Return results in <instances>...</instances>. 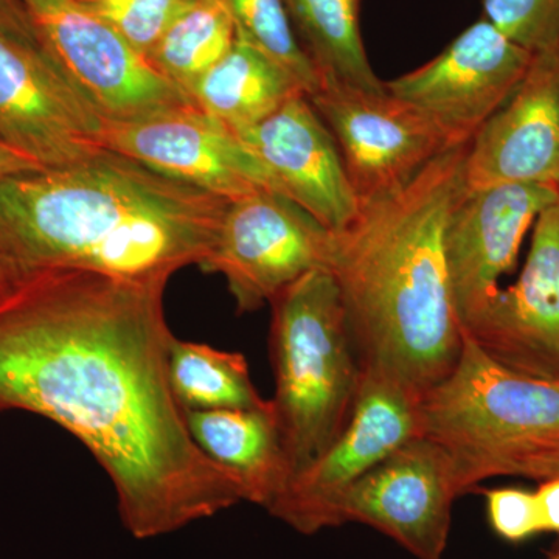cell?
I'll use <instances>...</instances> for the list:
<instances>
[{
    "mask_svg": "<svg viewBox=\"0 0 559 559\" xmlns=\"http://www.w3.org/2000/svg\"><path fill=\"white\" fill-rule=\"evenodd\" d=\"M167 283L31 267L0 293V411L43 415L75 436L108 474L135 539L245 502L173 395Z\"/></svg>",
    "mask_w": 559,
    "mask_h": 559,
    "instance_id": "1",
    "label": "cell"
},
{
    "mask_svg": "<svg viewBox=\"0 0 559 559\" xmlns=\"http://www.w3.org/2000/svg\"><path fill=\"white\" fill-rule=\"evenodd\" d=\"M229 202L105 150L0 180V252L27 267L168 282L201 266Z\"/></svg>",
    "mask_w": 559,
    "mask_h": 559,
    "instance_id": "2",
    "label": "cell"
},
{
    "mask_svg": "<svg viewBox=\"0 0 559 559\" xmlns=\"http://www.w3.org/2000/svg\"><path fill=\"white\" fill-rule=\"evenodd\" d=\"M468 145L444 151L406 186L362 202L331 242L329 271L360 366L421 395L450 374L463 347L444 235L465 191Z\"/></svg>",
    "mask_w": 559,
    "mask_h": 559,
    "instance_id": "3",
    "label": "cell"
},
{
    "mask_svg": "<svg viewBox=\"0 0 559 559\" xmlns=\"http://www.w3.org/2000/svg\"><path fill=\"white\" fill-rule=\"evenodd\" d=\"M272 399L290 477L329 450L348 425L364 370L340 286L316 270L270 301Z\"/></svg>",
    "mask_w": 559,
    "mask_h": 559,
    "instance_id": "4",
    "label": "cell"
},
{
    "mask_svg": "<svg viewBox=\"0 0 559 559\" xmlns=\"http://www.w3.org/2000/svg\"><path fill=\"white\" fill-rule=\"evenodd\" d=\"M419 430L451 455L468 495L559 448V381L507 369L463 333L454 369L421 395Z\"/></svg>",
    "mask_w": 559,
    "mask_h": 559,
    "instance_id": "5",
    "label": "cell"
},
{
    "mask_svg": "<svg viewBox=\"0 0 559 559\" xmlns=\"http://www.w3.org/2000/svg\"><path fill=\"white\" fill-rule=\"evenodd\" d=\"M355 409L329 450L290 477L267 509L301 535L340 527L348 489L396 448L419 436L421 393L381 370L362 369Z\"/></svg>",
    "mask_w": 559,
    "mask_h": 559,
    "instance_id": "6",
    "label": "cell"
},
{
    "mask_svg": "<svg viewBox=\"0 0 559 559\" xmlns=\"http://www.w3.org/2000/svg\"><path fill=\"white\" fill-rule=\"evenodd\" d=\"M40 46L106 121L191 105L143 55L80 0H22Z\"/></svg>",
    "mask_w": 559,
    "mask_h": 559,
    "instance_id": "7",
    "label": "cell"
},
{
    "mask_svg": "<svg viewBox=\"0 0 559 559\" xmlns=\"http://www.w3.org/2000/svg\"><path fill=\"white\" fill-rule=\"evenodd\" d=\"M333 231L277 191L230 201L202 270L226 278L240 312L259 310L294 282L329 270Z\"/></svg>",
    "mask_w": 559,
    "mask_h": 559,
    "instance_id": "8",
    "label": "cell"
},
{
    "mask_svg": "<svg viewBox=\"0 0 559 559\" xmlns=\"http://www.w3.org/2000/svg\"><path fill=\"white\" fill-rule=\"evenodd\" d=\"M308 98L336 140L359 204L406 186L455 146L436 121L385 86L371 92L323 83Z\"/></svg>",
    "mask_w": 559,
    "mask_h": 559,
    "instance_id": "9",
    "label": "cell"
},
{
    "mask_svg": "<svg viewBox=\"0 0 559 559\" xmlns=\"http://www.w3.org/2000/svg\"><path fill=\"white\" fill-rule=\"evenodd\" d=\"M100 112L46 51L0 36V140L44 168L106 148Z\"/></svg>",
    "mask_w": 559,
    "mask_h": 559,
    "instance_id": "10",
    "label": "cell"
},
{
    "mask_svg": "<svg viewBox=\"0 0 559 559\" xmlns=\"http://www.w3.org/2000/svg\"><path fill=\"white\" fill-rule=\"evenodd\" d=\"M533 57L481 17L433 60L384 86L436 121L452 145H465L520 87Z\"/></svg>",
    "mask_w": 559,
    "mask_h": 559,
    "instance_id": "11",
    "label": "cell"
},
{
    "mask_svg": "<svg viewBox=\"0 0 559 559\" xmlns=\"http://www.w3.org/2000/svg\"><path fill=\"white\" fill-rule=\"evenodd\" d=\"M460 496L451 455L419 433L348 489L340 522L369 525L415 558L441 559Z\"/></svg>",
    "mask_w": 559,
    "mask_h": 559,
    "instance_id": "12",
    "label": "cell"
},
{
    "mask_svg": "<svg viewBox=\"0 0 559 559\" xmlns=\"http://www.w3.org/2000/svg\"><path fill=\"white\" fill-rule=\"evenodd\" d=\"M106 148L227 201L277 191L237 132L194 106L145 119L108 121Z\"/></svg>",
    "mask_w": 559,
    "mask_h": 559,
    "instance_id": "13",
    "label": "cell"
},
{
    "mask_svg": "<svg viewBox=\"0 0 559 559\" xmlns=\"http://www.w3.org/2000/svg\"><path fill=\"white\" fill-rule=\"evenodd\" d=\"M559 201L554 186H500L463 191L448 219L444 248L462 331L487 310L500 278L516 264L522 240L539 213Z\"/></svg>",
    "mask_w": 559,
    "mask_h": 559,
    "instance_id": "14",
    "label": "cell"
},
{
    "mask_svg": "<svg viewBox=\"0 0 559 559\" xmlns=\"http://www.w3.org/2000/svg\"><path fill=\"white\" fill-rule=\"evenodd\" d=\"M463 333L500 366L559 381V201L536 218L518 282Z\"/></svg>",
    "mask_w": 559,
    "mask_h": 559,
    "instance_id": "15",
    "label": "cell"
},
{
    "mask_svg": "<svg viewBox=\"0 0 559 559\" xmlns=\"http://www.w3.org/2000/svg\"><path fill=\"white\" fill-rule=\"evenodd\" d=\"M500 186H559V47L533 57L520 87L471 139L466 193Z\"/></svg>",
    "mask_w": 559,
    "mask_h": 559,
    "instance_id": "16",
    "label": "cell"
},
{
    "mask_svg": "<svg viewBox=\"0 0 559 559\" xmlns=\"http://www.w3.org/2000/svg\"><path fill=\"white\" fill-rule=\"evenodd\" d=\"M237 134L270 173L275 190L323 227L340 231L358 215L359 200L336 140L307 94Z\"/></svg>",
    "mask_w": 559,
    "mask_h": 559,
    "instance_id": "17",
    "label": "cell"
},
{
    "mask_svg": "<svg viewBox=\"0 0 559 559\" xmlns=\"http://www.w3.org/2000/svg\"><path fill=\"white\" fill-rule=\"evenodd\" d=\"M202 454L240 485L242 500L270 509L290 479L271 400L253 409L183 412Z\"/></svg>",
    "mask_w": 559,
    "mask_h": 559,
    "instance_id": "18",
    "label": "cell"
},
{
    "mask_svg": "<svg viewBox=\"0 0 559 559\" xmlns=\"http://www.w3.org/2000/svg\"><path fill=\"white\" fill-rule=\"evenodd\" d=\"M299 94L304 90L285 69L237 38L229 53L194 84L190 100L194 108L240 132Z\"/></svg>",
    "mask_w": 559,
    "mask_h": 559,
    "instance_id": "19",
    "label": "cell"
},
{
    "mask_svg": "<svg viewBox=\"0 0 559 559\" xmlns=\"http://www.w3.org/2000/svg\"><path fill=\"white\" fill-rule=\"evenodd\" d=\"M297 35L323 83L380 92L360 33L362 0H285Z\"/></svg>",
    "mask_w": 559,
    "mask_h": 559,
    "instance_id": "20",
    "label": "cell"
},
{
    "mask_svg": "<svg viewBox=\"0 0 559 559\" xmlns=\"http://www.w3.org/2000/svg\"><path fill=\"white\" fill-rule=\"evenodd\" d=\"M168 380L183 412L253 409L267 403L250 378L241 353L175 337L168 356Z\"/></svg>",
    "mask_w": 559,
    "mask_h": 559,
    "instance_id": "21",
    "label": "cell"
},
{
    "mask_svg": "<svg viewBox=\"0 0 559 559\" xmlns=\"http://www.w3.org/2000/svg\"><path fill=\"white\" fill-rule=\"evenodd\" d=\"M235 40L237 32L223 0H194L146 60L190 98L194 84L229 53Z\"/></svg>",
    "mask_w": 559,
    "mask_h": 559,
    "instance_id": "22",
    "label": "cell"
},
{
    "mask_svg": "<svg viewBox=\"0 0 559 559\" xmlns=\"http://www.w3.org/2000/svg\"><path fill=\"white\" fill-rule=\"evenodd\" d=\"M237 38L260 50L299 83L308 97L322 87V76L301 46L285 0H223Z\"/></svg>",
    "mask_w": 559,
    "mask_h": 559,
    "instance_id": "23",
    "label": "cell"
},
{
    "mask_svg": "<svg viewBox=\"0 0 559 559\" xmlns=\"http://www.w3.org/2000/svg\"><path fill=\"white\" fill-rule=\"evenodd\" d=\"M143 57L159 44L194 0H80Z\"/></svg>",
    "mask_w": 559,
    "mask_h": 559,
    "instance_id": "24",
    "label": "cell"
},
{
    "mask_svg": "<svg viewBox=\"0 0 559 559\" xmlns=\"http://www.w3.org/2000/svg\"><path fill=\"white\" fill-rule=\"evenodd\" d=\"M484 20L533 55L559 47V0H481Z\"/></svg>",
    "mask_w": 559,
    "mask_h": 559,
    "instance_id": "25",
    "label": "cell"
},
{
    "mask_svg": "<svg viewBox=\"0 0 559 559\" xmlns=\"http://www.w3.org/2000/svg\"><path fill=\"white\" fill-rule=\"evenodd\" d=\"M489 525L509 543H524L543 533L538 499L522 488H492L484 491Z\"/></svg>",
    "mask_w": 559,
    "mask_h": 559,
    "instance_id": "26",
    "label": "cell"
},
{
    "mask_svg": "<svg viewBox=\"0 0 559 559\" xmlns=\"http://www.w3.org/2000/svg\"><path fill=\"white\" fill-rule=\"evenodd\" d=\"M0 36L21 46L46 51L22 0H0Z\"/></svg>",
    "mask_w": 559,
    "mask_h": 559,
    "instance_id": "27",
    "label": "cell"
},
{
    "mask_svg": "<svg viewBox=\"0 0 559 559\" xmlns=\"http://www.w3.org/2000/svg\"><path fill=\"white\" fill-rule=\"evenodd\" d=\"M535 495L538 499L543 533L559 535V477L539 481V488Z\"/></svg>",
    "mask_w": 559,
    "mask_h": 559,
    "instance_id": "28",
    "label": "cell"
},
{
    "mask_svg": "<svg viewBox=\"0 0 559 559\" xmlns=\"http://www.w3.org/2000/svg\"><path fill=\"white\" fill-rule=\"evenodd\" d=\"M516 477H525L536 481H544L559 477V448L544 454L536 455L528 460L525 465L518 471Z\"/></svg>",
    "mask_w": 559,
    "mask_h": 559,
    "instance_id": "29",
    "label": "cell"
},
{
    "mask_svg": "<svg viewBox=\"0 0 559 559\" xmlns=\"http://www.w3.org/2000/svg\"><path fill=\"white\" fill-rule=\"evenodd\" d=\"M39 164L0 140V180L22 173L43 170Z\"/></svg>",
    "mask_w": 559,
    "mask_h": 559,
    "instance_id": "30",
    "label": "cell"
},
{
    "mask_svg": "<svg viewBox=\"0 0 559 559\" xmlns=\"http://www.w3.org/2000/svg\"><path fill=\"white\" fill-rule=\"evenodd\" d=\"M31 267L17 263L16 260L10 259L5 253L0 252V293L13 285L17 278Z\"/></svg>",
    "mask_w": 559,
    "mask_h": 559,
    "instance_id": "31",
    "label": "cell"
},
{
    "mask_svg": "<svg viewBox=\"0 0 559 559\" xmlns=\"http://www.w3.org/2000/svg\"><path fill=\"white\" fill-rule=\"evenodd\" d=\"M549 559H559V549H558L557 554L551 555V557Z\"/></svg>",
    "mask_w": 559,
    "mask_h": 559,
    "instance_id": "32",
    "label": "cell"
},
{
    "mask_svg": "<svg viewBox=\"0 0 559 559\" xmlns=\"http://www.w3.org/2000/svg\"><path fill=\"white\" fill-rule=\"evenodd\" d=\"M558 189H559V186H558Z\"/></svg>",
    "mask_w": 559,
    "mask_h": 559,
    "instance_id": "33",
    "label": "cell"
}]
</instances>
